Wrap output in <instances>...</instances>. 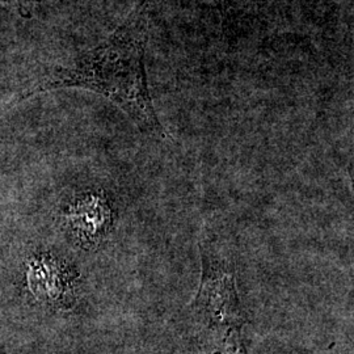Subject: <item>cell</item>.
<instances>
[{
    "label": "cell",
    "instance_id": "3",
    "mask_svg": "<svg viewBox=\"0 0 354 354\" xmlns=\"http://www.w3.org/2000/svg\"><path fill=\"white\" fill-rule=\"evenodd\" d=\"M67 221L77 239L96 243L112 226V210L102 194L88 193L70 206Z\"/></svg>",
    "mask_w": 354,
    "mask_h": 354
},
{
    "label": "cell",
    "instance_id": "2",
    "mask_svg": "<svg viewBox=\"0 0 354 354\" xmlns=\"http://www.w3.org/2000/svg\"><path fill=\"white\" fill-rule=\"evenodd\" d=\"M200 248L203 274L193 311L206 327H243L245 319L236 289L235 266L206 238L200 243Z\"/></svg>",
    "mask_w": 354,
    "mask_h": 354
},
{
    "label": "cell",
    "instance_id": "4",
    "mask_svg": "<svg viewBox=\"0 0 354 354\" xmlns=\"http://www.w3.org/2000/svg\"><path fill=\"white\" fill-rule=\"evenodd\" d=\"M241 328L236 326L206 327L201 339L203 354H247L241 340Z\"/></svg>",
    "mask_w": 354,
    "mask_h": 354
},
{
    "label": "cell",
    "instance_id": "1",
    "mask_svg": "<svg viewBox=\"0 0 354 354\" xmlns=\"http://www.w3.org/2000/svg\"><path fill=\"white\" fill-rule=\"evenodd\" d=\"M150 3L140 0L124 26L105 45L88 54L64 82L106 95L143 133L163 140L169 136L155 112L145 68Z\"/></svg>",
    "mask_w": 354,
    "mask_h": 354
}]
</instances>
